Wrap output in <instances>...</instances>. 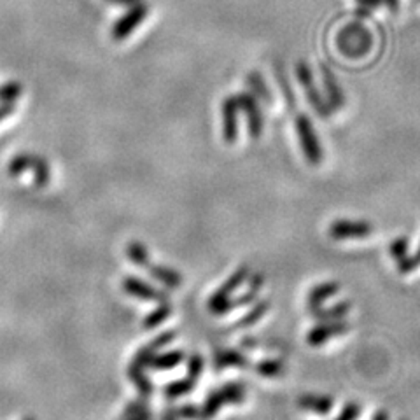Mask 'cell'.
Instances as JSON below:
<instances>
[{
	"label": "cell",
	"mask_w": 420,
	"mask_h": 420,
	"mask_svg": "<svg viewBox=\"0 0 420 420\" xmlns=\"http://www.w3.org/2000/svg\"><path fill=\"white\" fill-rule=\"evenodd\" d=\"M350 330V324L345 322L343 319L338 320H327V322H320L319 326H315L314 330L308 331L307 342L310 343L312 347H319L322 343L330 342L335 336L345 335L347 331Z\"/></svg>",
	"instance_id": "cell-9"
},
{
	"label": "cell",
	"mask_w": 420,
	"mask_h": 420,
	"mask_svg": "<svg viewBox=\"0 0 420 420\" xmlns=\"http://www.w3.org/2000/svg\"><path fill=\"white\" fill-rule=\"evenodd\" d=\"M128 378L139 391L140 398H151L154 392V384L146 377V372H128Z\"/></svg>",
	"instance_id": "cell-26"
},
{
	"label": "cell",
	"mask_w": 420,
	"mask_h": 420,
	"mask_svg": "<svg viewBox=\"0 0 420 420\" xmlns=\"http://www.w3.org/2000/svg\"><path fill=\"white\" fill-rule=\"evenodd\" d=\"M162 420H179L177 415V408H168V410L163 414Z\"/></svg>",
	"instance_id": "cell-40"
},
{
	"label": "cell",
	"mask_w": 420,
	"mask_h": 420,
	"mask_svg": "<svg viewBox=\"0 0 420 420\" xmlns=\"http://www.w3.org/2000/svg\"><path fill=\"white\" fill-rule=\"evenodd\" d=\"M296 74H298V79H300L301 86H303L305 93H307L308 102H310V105L314 107L315 112L319 114L320 117H330L331 107H330V104H326V102H324L322 95H320L319 90H317L310 67H308L307 63L300 62L296 67Z\"/></svg>",
	"instance_id": "cell-3"
},
{
	"label": "cell",
	"mask_w": 420,
	"mask_h": 420,
	"mask_svg": "<svg viewBox=\"0 0 420 420\" xmlns=\"http://www.w3.org/2000/svg\"><path fill=\"white\" fill-rule=\"evenodd\" d=\"M223 404L226 403H224V398L219 389L210 392L207 398H205L204 404L200 406V420H210L212 417H216L217 411L223 408Z\"/></svg>",
	"instance_id": "cell-21"
},
{
	"label": "cell",
	"mask_w": 420,
	"mask_h": 420,
	"mask_svg": "<svg viewBox=\"0 0 420 420\" xmlns=\"http://www.w3.org/2000/svg\"><path fill=\"white\" fill-rule=\"evenodd\" d=\"M174 340L175 331H167V333L156 336L152 342H149L146 347H142V349L133 356L132 362H130L128 366V372H146L149 368V362L156 356V352H158L159 349H163V347H167L168 343L174 342Z\"/></svg>",
	"instance_id": "cell-5"
},
{
	"label": "cell",
	"mask_w": 420,
	"mask_h": 420,
	"mask_svg": "<svg viewBox=\"0 0 420 420\" xmlns=\"http://www.w3.org/2000/svg\"><path fill=\"white\" fill-rule=\"evenodd\" d=\"M123 289L125 293H128L130 296L139 298L144 301H158V303H165L168 301V294L156 289L154 285L147 284V282L140 280L137 277H125L123 278Z\"/></svg>",
	"instance_id": "cell-11"
},
{
	"label": "cell",
	"mask_w": 420,
	"mask_h": 420,
	"mask_svg": "<svg viewBox=\"0 0 420 420\" xmlns=\"http://www.w3.org/2000/svg\"><path fill=\"white\" fill-rule=\"evenodd\" d=\"M270 308V303L268 301H259V303H256L254 307H252V310L249 314H246L240 320H236L235 324H233L231 327H228V331H235V330H243V327H249L252 324L258 322L259 319H261L263 315L268 312Z\"/></svg>",
	"instance_id": "cell-20"
},
{
	"label": "cell",
	"mask_w": 420,
	"mask_h": 420,
	"mask_svg": "<svg viewBox=\"0 0 420 420\" xmlns=\"http://www.w3.org/2000/svg\"><path fill=\"white\" fill-rule=\"evenodd\" d=\"M419 266H420V246L414 256H406V258H403L401 261H398V272L406 275V273L415 272Z\"/></svg>",
	"instance_id": "cell-32"
},
{
	"label": "cell",
	"mask_w": 420,
	"mask_h": 420,
	"mask_svg": "<svg viewBox=\"0 0 420 420\" xmlns=\"http://www.w3.org/2000/svg\"><path fill=\"white\" fill-rule=\"evenodd\" d=\"M247 278H249V268L243 265V266H240V268L236 270V272L233 273L228 280H224V284L221 285V288L217 289V291L212 294V298L209 300L210 314H214V312H216L221 305L226 303V301L231 298V294L235 291H238V288L240 285H243V282H246Z\"/></svg>",
	"instance_id": "cell-6"
},
{
	"label": "cell",
	"mask_w": 420,
	"mask_h": 420,
	"mask_svg": "<svg viewBox=\"0 0 420 420\" xmlns=\"http://www.w3.org/2000/svg\"><path fill=\"white\" fill-rule=\"evenodd\" d=\"M342 285L338 282H322V284L315 285L310 293H308V307L315 308L324 305V301L333 298L335 294L340 293Z\"/></svg>",
	"instance_id": "cell-19"
},
{
	"label": "cell",
	"mask_w": 420,
	"mask_h": 420,
	"mask_svg": "<svg viewBox=\"0 0 420 420\" xmlns=\"http://www.w3.org/2000/svg\"><path fill=\"white\" fill-rule=\"evenodd\" d=\"M322 79H324V90H326L327 102H330L331 109H342L345 105V97H343L342 88L336 83L335 75L331 74L327 68H322Z\"/></svg>",
	"instance_id": "cell-17"
},
{
	"label": "cell",
	"mask_w": 420,
	"mask_h": 420,
	"mask_svg": "<svg viewBox=\"0 0 420 420\" xmlns=\"http://www.w3.org/2000/svg\"><path fill=\"white\" fill-rule=\"evenodd\" d=\"M223 114V137L228 144H233L238 137V104H236L235 95L224 98L221 105Z\"/></svg>",
	"instance_id": "cell-12"
},
{
	"label": "cell",
	"mask_w": 420,
	"mask_h": 420,
	"mask_svg": "<svg viewBox=\"0 0 420 420\" xmlns=\"http://www.w3.org/2000/svg\"><path fill=\"white\" fill-rule=\"evenodd\" d=\"M13 112H14V104H9V102H0V121L9 117Z\"/></svg>",
	"instance_id": "cell-38"
},
{
	"label": "cell",
	"mask_w": 420,
	"mask_h": 420,
	"mask_svg": "<svg viewBox=\"0 0 420 420\" xmlns=\"http://www.w3.org/2000/svg\"><path fill=\"white\" fill-rule=\"evenodd\" d=\"M258 345H259V340L252 338V336H246V338H242V342H240V347H242L243 350H252Z\"/></svg>",
	"instance_id": "cell-39"
},
{
	"label": "cell",
	"mask_w": 420,
	"mask_h": 420,
	"mask_svg": "<svg viewBox=\"0 0 420 420\" xmlns=\"http://www.w3.org/2000/svg\"><path fill=\"white\" fill-rule=\"evenodd\" d=\"M298 406L301 410L314 411L317 415H327L335 406V401L330 396H317V394H303L298 398Z\"/></svg>",
	"instance_id": "cell-14"
},
{
	"label": "cell",
	"mask_w": 420,
	"mask_h": 420,
	"mask_svg": "<svg viewBox=\"0 0 420 420\" xmlns=\"http://www.w3.org/2000/svg\"><path fill=\"white\" fill-rule=\"evenodd\" d=\"M126 256L132 263H135L140 268H146L149 265V252L146 246L140 242H130L128 247H126Z\"/></svg>",
	"instance_id": "cell-27"
},
{
	"label": "cell",
	"mask_w": 420,
	"mask_h": 420,
	"mask_svg": "<svg viewBox=\"0 0 420 420\" xmlns=\"http://www.w3.org/2000/svg\"><path fill=\"white\" fill-rule=\"evenodd\" d=\"M30 170H33V181H36V184L42 188V186H46L49 182V167H48V162H46L44 158H39V156L32 154V158H30Z\"/></svg>",
	"instance_id": "cell-23"
},
{
	"label": "cell",
	"mask_w": 420,
	"mask_h": 420,
	"mask_svg": "<svg viewBox=\"0 0 420 420\" xmlns=\"http://www.w3.org/2000/svg\"><path fill=\"white\" fill-rule=\"evenodd\" d=\"M147 6L146 4L139 2L135 6H132V9L125 14L123 18L116 21V25L112 26V37L116 41H123L126 37H130L133 33V30L140 25L147 16Z\"/></svg>",
	"instance_id": "cell-8"
},
{
	"label": "cell",
	"mask_w": 420,
	"mask_h": 420,
	"mask_svg": "<svg viewBox=\"0 0 420 420\" xmlns=\"http://www.w3.org/2000/svg\"><path fill=\"white\" fill-rule=\"evenodd\" d=\"M384 4L389 7V9L396 11V9H398V6H399V0H384Z\"/></svg>",
	"instance_id": "cell-44"
},
{
	"label": "cell",
	"mask_w": 420,
	"mask_h": 420,
	"mask_svg": "<svg viewBox=\"0 0 420 420\" xmlns=\"http://www.w3.org/2000/svg\"><path fill=\"white\" fill-rule=\"evenodd\" d=\"M372 46V33L361 23H350L336 36V48L347 58H362L368 55Z\"/></svg>",
	"instance_id": "cell-1"
},
{
	"label": "cell",
	"mask_w": 420,
	"mask_h": 420,
	"mask_svg": "<svg viewBox=\"0 0 420 420\" xmlns=\"http://www.w3.org/2000/svg\"><path fill=\"white\" fill-rule=\"evenodd\" d=\"M172 312H174V308H172L170 301H165V303L159 305L156 310H152L151 314L144 319V327H146V330H152V327L159 326V324L165 322L168 317L172 315Z\"/></svg>",
	"instance_id": "cell-25"
},
{
	"label": "cell",
	"mask_w": 420,
	"mask_h": 420,
	"mask_svg": "<svg viewBox=\"0 0 420 420\" xmlns=\"http://www.w3.org/2000/svg\"><path fill=\"white\" fill-rule=\"evenodd\" d=\"M221 394H223L224 403L226 404H240L243 399H246V385L236 384V382H231V384L223 385L219 387Z\"/></svg>",
	"instance_id": "cell-24"
},
{
	"label": "cell",
	"mask_w": 420,
	"mask_h": 420,
	"mask_svg": "<svg viewBox=\"0 0 420 420\" xmlns=\"http://www.w3.org/2000/svg\"><path fill=\"white\" fill-rule=\"evenodd\" d=\"M375 231V226L368 221H349L338 219L333 221L330 226V236L335 240H350V238H366Z\"/></svg>",
	"instance_id": "cell-4"
},
{
	"label": "cell",
	"mask_w": 420,
	"mask_h": 420,
	"mask_svg": "<svg viewBox=\"0 0 420 420\" xmlns=\"http://www.w3.org/2000/svg\"><path fill=\"white\" fill-rule=\"evenodd\" d=\"M361 415V404L356 401H350L343 406V410L340 411V415L335 420H357Z\"/></svg>",
	"instance_id": "cell-35"
},
{
	"label": "cell",
	"mask_w": 420,
	"mask_h": 420,
	"mask_svg": "<svg viewBox=\"0 0 420 420\" xmlns=\"http://www.w3.org/2000/svg\"><path fill=\"white\" fill-rule=\"evenodd\" d=\"M121 420H154V417H152L151 411H146V414L133 415V417H126V419H121Z\"/></svg>",
	"instance_id": "cell-41"
},
{
	"label": "cell",
	"mask_w": 420,
	"mask_h": 420,
	"mask_svg": "<svg viewBox=\"0 0 420 420\" xmlns=\"http://www.w3.org/2000/svg\"><path fill=\"white\" fill-rule=\"evenodd\" d=\"M350 312V303L349 301H340V303L333 305V307H324V305H320V307H315V308H310V315L314 317L315 320H319V322H327V320H338V319H343L347 314Z\"/></svg>",
	"instance_id": "cell-15"
},
{
	"label": "cell",
	"mask_w": 420,
	"mask_h": 420,
	"mask_svg": "<svg viewBox=\"0 0 420 420\" xmlns=\"http://www.w3.org/2000/svg\"><path fill=\"white\" fill-rule=\"evenodd\" d=\"M372 420H389V414L385 410H378L375 411V415H373Z\"/></svg>",
	"instance_id": "cell-43"
},
{
	"label": "cell",
	"mask_w": 420,
	"mask_h": 420,
	"mask_svg": "<svg viewBox=\"0 0 420 420\" xmlns=\"http://www.w3.org/2000/svg\"><path fill=\"white\" fill-rule=\"evenodd\" d=\"M263 284H265V277H263L261 273H254L251 277V280H249V289H247V291L243 294H240V296L230 298V300H228L226 303H223L219 308H217L216 312H214V315L230 314V312L235 310V308L251 305L252 301H254L256 298H258V293H259V289L263 288Z\"/></svg>",
	"instance_id": "cell-10"
},
{
	"label": "cell",
	"mask_w": 420,
	"mask_h": 420,
	"mask_svg": "<svg viewBox=\"0 0 420 420\" xmlns=\"http://www.w3.org/2000/svg\"><path fill=\"white\" fill-rule=\"evenodd\" d=\"M296 132L298 137H300L301 149H303V154L312 165H317V163L322 162L324 151L320 147L319 139H317V133L314 130V125H312L310 117L305 116V114H298L296 116Z\"/></svg>",
	"instance_id": "cell-2"
},
{
	"label": "cell",
	"mask_w": 420,
	"mask_h": 420,
	"mask_svg": "<svg viewBox=\"0 0 420 420\" xmlns=\"http://www.w3.org/2000/svg\"><path fill=\"white\" fill-rule=\"evenodd\" d=\"M177 415L179 419H186V420H200V408L194 406V404H184V406L177 408Z\"/></svg>",
	"instance_id": "cell-36"
},
{
	"label": "cell",
	"mask_w": 420,
	"mask_h": 420,
	"mask_svg": "<svg viewBox=\"0 0 420 420\" xmlns=\"http://www.w3.org/2000/svg\"><path fill=\"white\" fill-rule=\"evenodd\" d=\"M249 359H247L246 354H242L240 350H233V349H224V350H217L214 354V368L217 372L226 368H240L246 369L249 368Z\"/></svg>",
	"instance_id": "cell-13"
},
{
	"label": "cell",
	"mask_w": 420,
	"mask_h": 420,
	"mask_svg": "<svg viewBox=\"0 0 420 420\" xmlns=\"http://www.w3.org/2000/svg\"><path fill=\"white\" fill-rule=\"evenodd\" d=\"M25 420H32V419H25Z\"/></svg>",
	"instance_id": "cell-45"
},
{
	"label": "cell",
	"mask_w": 420,
	"mask_h": 420,
	"mask_svg": "<svg viewBox=\"0 0 420 420\" xmlns=\"http://www.w3.org/2000/svg\"><path fill=\"white\" fill-rule=\"evenodd\" d=\"M201 372H204V357H201L200 354H194V356H191L188 361V375L186 377L191 378V380L198 382Z\"/></svg>",
	"instance_id": "cell-33"
},
{
	"label": "cell",
	"mask_w": 420,
	"mask_h": 420,
	"mask_svg": "<svg viewBox=\"0 0 420 420\" xmlns=\"http://www.w3.org/2000/svg\"><path fill=\"white\" fill-rule=\"evenodd\" d=\"M184 350H172V352L156 354L149 362L147 369H156V372H165V369H174L184 361Z\"/></svg>",
	"instance_id": "cell-18"
},
{
	"label": "cell",
	"mask_w": 420,
	"mask_h": 420,
	"mask_svg": "<svg viewBox=\"0 0 420 420\" xmlns=\"http://www.w3.org/2000/svg\"><path fill=\"white\" fill-rule=\"evenodd\" d=\"M194 385H196V382L191 380V378L186 377L184 380L172 382V384L165 385V389H163V396H165V398H168V399L181 398V396L189 394V392L193 391Z\"/></svg>",
	"instance_id": "cell-22"
},
{
	"label": "cell",
	"mask_w": 420,
	"mask_h": 420,
	"mask_svg": "<svg viewBox=\"0 0 420 420\" xmlns=\"http://www.w3.org/2000/svg\"><path fill=\"white\" fill-rule=\"evenodd\" d=\"M238 110H242L247 117V128H249L251 137H259L263 132V114L259 109L258 100L254 93H238L235 95Z\"/></svg>",
	"instance_id": "cell-7"
},
{
	"label": "cell",
	"mask_w": 420,
	"mask_h": 420,
	"mask_svg": "<svg viewBox=\"0 0 420 420\" xmlns=\"http://www.w3.org/2000/svg\"><path fill=\"white\" fill-rule=\"evenodd\" d=\"M146 270L152 278H156L158 282H162V284L167 285L168 289L181 288L182 277L175 272V270L168 268V266H162V265H151V263H149V265L146 266Z\"/></svg>",
	"instance_id": "cell-16"
},
{
	"label": "cell",
	"mask_w": 420,
	"mask_h": 420,
	"mask_svg": "<svg viewBox=\"0 0 420 420\" xmlns=\"http://www.w3.org/2000/svg\"><path fill=\"white\" fill-rule=\"evenodd\" d=\"M146 411H151V410H149V404H147L146 398L137 399V401H132V403H128V406L125 408V411H123V419H126V417H133V415L146 414Z\"/></svg>",
	"instance_id": "cell-34"
},
{
	"label": "cell",
	"mask_w": 420,
	"mask_h": 420,
	"mask_svg": "<svg viewBox=\"0 0 420 420\" xmlns=\"http://www.w3.org/2000/svg\"><path fill=\"white\" fill-rule=\"evenodd\" d=\"M247 83H249L252 93L256 95L258 98H261V100L268 102V104H272V95H270V91L266 90V86L263 84V79L259 78L258 74H251L249 78H247Z\"/></svg>",
	"instance_id": "cell-30"
},
{
	"label": "cell",
	"mask_w": 420,
	"mask_h": 420,
	"mask_svg": "<svg viewBox=\"0 0 420 420\" xmlns=\"http://www.w3.org/2000/svg\"><path fill=\"white\" fill-rule=\"evenodd\" d=\"M403 420H406V419H403Z\"/></svg>",
	"instance_id": "cell-46"
},
{
	"label": "cell",
	"mask_w": 420,
	"mask_h": 420,
	"mask_svg": "<svg viewBox=\"0 0 420 420\" xmlns=\"http://www.w3.org/2000/svg\"><path fill=\"white\" fill-rule=\"evenodd\" d=\"M359 4V16H368L369 11L384 4V0H357Z\"/></svg>",
	"instance_id": "cell-37"
},
{
	"label": "cell",
	"mask_w": 420,
	"mask_h": 420,
	"mask_svg": "<svg viewBox=\"0 0 420 420\" xmlns=\"http://www.w3.org/2000/svg\"><path fill=\"white\" fill-rule=\"evenodd\" d=\"M256 372L261 377H278L284 373V361H280V359H263L256 364Z\"/></svg>",
	"instance_id": "cell-28"
},
{
	"label": "cell",
	"mask_w": 420,
	"mask_h": 420,
	"mask_svg": "<svg viewBox=\"0 0 420 420\" xmlns=\"http://www.w3.org/2000/svg\"><path fill=\"white\" fill-rule=\"evenodd\" d=\"M23 88L20 83L11 81L0 86V102H9V104H14L18 98L21 97Z\"/></svg>",
	"instance_id": "cell-29"
},
{
	"label": "cell",
	"mask_w": 420,
	"mask_h": 420,
	"mask_svg": "<svg viewBox=\"0 0 420 420\" xmlns=\"http://www.w3.org/2000/svg\"><path fill=\"white\" fill-rule=\"evenodd\" d=\"M408 249H410V240H408L406 236H398V238L389 246V254H391V258H394L396 261H401V259L408 256Z\"/></svg>",
	"instance_id": "cell-31"
},
{
	"label": "cell",
	"mask_w": 420,
	"mask_h": 420,
	"mask_svg": "<svg viewBox=\"0 0 420 420\" xmlns=\"http://www.w3.org/2000/svg\"><path fill=\"white\" fill-rule=\"evenodd\" d=\"M109 2L120 4V6H135V4H139L140 0H109Z\"/></svg>",
	"instance_id": "cell-42"
}]
</instances>
